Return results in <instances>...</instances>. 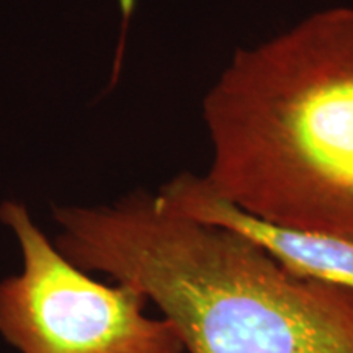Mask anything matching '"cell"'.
Listing matches in <instances>:
<instances>
[{
  "instance_id": "6da1fadb",
  "label": "cell",
  "mask_w": 353,
  "mask_h": 353,
  "mask_svg": "<svg viewBox=\"0 0 353 353\" xmlns=\"http://www.w3.org/2000/svg\"><path fill=\"white\" fill-rule=\"evenodd\" d=\"M57 249L154 303L187 353H353V291L296 276L161 195L54 211Z\"/></svg>"
},
{
  "instance_id": "7a4b0ae2",
  "label": "cell",
  "mask_w": 353,
  "mask_h": 353,
  "mask_svg": "<svg viewBox=\"0 0 353 353\" xmlns=\"http://www.w3.org/2000/svg\"><path fill=\"white\" fill-rule=\"evenodd\" d=\"M214 195L281 226L353 239V7L237 50L203 101Z\"/></svg>"
},
{
  "instance_id": "3957f363",
  "label": "cell",
  "mask_w": 353,
  "mask_h": 353,
  "mask_svg": "<svg viewBox=\"0 0 353 353\" xmlns=\"http://www.w3.org/2000/svg\"><path fill=\"white\" fill-rule=\"evenodd\" d=\"M21 270L0 281V334L21 353H183L164 317L132 286L97 281L51 244L23 205L0 206Z\"/></svg>"
},
{
  "instance_id": "277c9868",
  "label": "cell",
  "mask_w": 353,
  "mask_h": 353,
  "mask_svg": "<svg viewBox=\"0 0 353 353\" xmlns=\"http://www.w3.org/2000/svg\"><path fill=\"white\" fill-rule=\"evenodd\" d=\"M167 205L190 218L237 232L293 275L353 291V239L281 226L247 213L214 195L201 176L183 174L159 192Z\"/></svg>"
}]
</instances>
